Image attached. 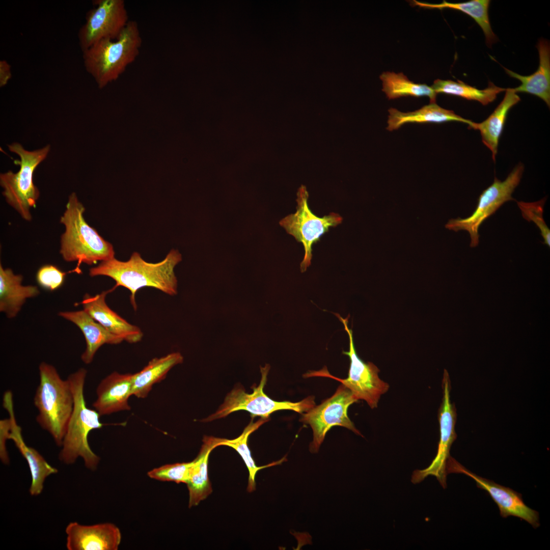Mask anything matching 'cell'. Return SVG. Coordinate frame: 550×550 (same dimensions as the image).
Instances as JSON below:
<instances>
[{"label":"cell","mask_w":550,"mask_h":550,"mask_svg":"<svg viewBox=\"0 0 550 550\" xmlns=\"http://www.w3.org/2000/svg\"><path fill=\"white\" fill-rule=\"evenodd\" d=\"M85 211L76 194L72 193L60 218L65 231L61 237L60 253L65 261L77 262L74 271L78 273L80 272L79 266L82 263L92 265L98 261L113 258L115 256L113 245L86 222Z\"/></svg>","instance_id":"3"},{"label":"cell","mask_w":550,"mask_h":550,"mask_svg":"<svg viewBox=\"0 0 550 550\" xmlns=\"http://www.w3.org/2000/svg\"><path fill=\"white\" fill-rule=\"evenodd\" d=\"M132 378L133 374L114 372L101 380L93 404L100 416L130 409L128 400L132 396Z\"/></svg>","instance_id":"18"},{"label":"cell","mask_w":550,"mask_h":550,"mask_svg":"<svg viewBox=\"0 0 550 550\" xmlns=\"http://www.w3.org/2000/svg\"><path fill=\"white\" fill-rule=\"evenodd\" d=\"M268 421V418H261L255 423L252 421L248 425L241 434L233 439L222 438L218 446H226L235 449L241 456L249 471V480L247 490L251 492L256 489L255 477L257 472L261 469L281 464L287 460L286 457L281 460L271 462L268 464L258 466L251 456L248 445V440L250 435L257 430L260 426Z\"/></svg>","instance_id":"29"},{"label":"cell","mask_w":550,"mask_h":550,"mask_svg":"<svg viewBox=\"0 0 550 550\" xmlns=\"http://www.w3.org/2000/svg\"><path fill=\"white\" fill-rule=\"evenodd\" d=\"M66 272L57 266L46 264L39 268L36 273V280L41 287L48 290L54 291L63 284Z\"/></svg>","instance_id":"32"},{"label":"cell","mask_w":550,"mask_h":550,"mask_svg":"<svg viewBox=\"0 0 550 550\" xmlns=\"http://www.w3.org/2000/svg\"><path fill=\"white\" fill-rule=\"evenodd\" d=\"M10 151L17 154L20 169L17 173L9 171L0 175L3 195L7 202L25 221L32 220L30 209L36 206L40 192L33 182V174L37 166L47 157L50 146L33 151L25 150L18 143L8 145Z\"/></svg>","instance_id":"6"},{"label":"cell","mask_w":550,"mask_h":550,"mask_svg":"<svg viewBox=\"0 0 550 550\" xmlns=\"http://www.w3.org/2000/svg\"><path fill=\"white\" fill-rule=\"evenodd\" d=\"M182 260L181 254L172 249L161 261L153 263L145 261L140 254L134 252L130 259L122 261L113 258L101 261L89 270L92 277L104 276L113 279L115 286H123L131 293L130 301L136 310L135 296L144 287H150L174 295L177 293V280L175 267Z\"/></svg>","instance_id":"1"},{"label":"cell","mask_w":550,"mask_h":550,"mask_svg":"<svg viewBox=\"0 0 550 550\" xmlns=\"http://www.w3.org/2000/svg\"><path fill=\"white\" fill-rule=\"evenodd\" d=\"M4 407L8 411L12 427L9 439L14 442L22 456L26 460L31 475L32 482L29 491L31 496L39 495L43 491L44 483L49 476L56 474L58 470L50 465L35 449L25 443L21 427L17 424L14 410L13 396H5L3 399Z\"/></svg>","instance_id":"17"},{"label":"cell","mask_w":550,"mask_h":550,"mask_svg":"<svg viewBox=\"0 0 550 550\" xmlns=\"http://www.w3.org/2000/svg\"><path fill=\"white\" fill-rule=\"evenodd\" d=\"M12 77L11 67L6 60L0 61V87L6 86Z\"/></svg>","instance_id":"34"},{"label":"cell","mask_w":550,"mask_h":550,"mask_svg":"<svg viewBox=\"0 0 550 550\" xmlns=\"http://www.w3.org/2000/svg\"><path fill=\"white\" fill-rule=\"evenodd\" d=\"M87 371L83 368L69 375L68 379L73 393V408L67 424L59 454V459L64 463L71 464L78 458L84 461L85 466L95 471L100 458L91 449L88 442L90 432L101 428L100 415L87 406L84 386Z\"/></svg>","instance_id":"2"},{"label":"cell","mask_w":550,"mask_h":550,"mask_svg":"<svg viewBox=\"0 0 550 550\" xmlns=\"http://www.w3.org/2000/svg\"><path fill=\"white\" fill-rule=\"evenodd\" d=\"M520 100V97L513 88L506 89L503 100L491 114L483 122H472L469 126L470 128L479 131L482 143L491 152L494 161L508 112Z\"/></svg>","instance_id":"22"},{"label":"cell","mask_w":550,"mask_h":550,"mask_svg":"<svg viewBox=\"0 0 550 550\" xmlns=\"http://www.w3.org/2000/svg\"><path fill=\"white\" fill-rule=\"evenodd\" d=\"M524 170V165L520 163L505 180L502 181L495 177L493 183L480 195L473 213L465 218L450 219L446 228L455 231H468L471 238L470 246H477L479 243L478 232L481 225L505 202L515 200L512 194L520 181Z\"/></svg>","instance_id":"9"},{"label":"cell","mask_w":550,"mask_h":550,"mask_svg":"<svg viewBox=\"0 0 550 550\" xmlns=\"http://www.w3.org/2000/svg\"><path fill=\"white\" fill-rule=\"evenodd\" d=\"M221 439L209 436L203 438V444L198 455L194 460L190 477L186 484L189 491V508L198 505L212 492L208 474L209 456L212 450L218 447Z\"/></svg>","instance_id":"23"},{"label":"cell","mask_w":550,"mask_h":550,"mask_svg":"<svg viewBox=\"0 0 550 550\" xmlns=\"http://www.w3.org/2000/svg\"><path fill=\"white\" fill-rule=\"evenodd\" d=\"M65 532L68 550H117L122 538L120 529L108 522L84 525L71 522Z\"/></svg>","instance_id":"15"},{"label":"cell","mask_w":550,"mask_h":550,"mask_svg":"<svg viewBox=\"0 0 550 550\" xmlns=\"http://www.w3.org/2000/svg\"><path fill=\"white\" fill-rule=\"evenodd\" d=\"M194 463L193 460L187 462L166 464L149 471L147 475L150 478L159 481L187 484Z\"/></svg>","instance_id":"30"},{"label":"cell","mask_w":550,"mask_h":550,"mask_svg":"<svg viewBox=\"0 0 550 550\" xmlns=\"http://www.w3.org/2000/svg\"><path fill=\"white\" fill-rule=\"evenodd\" d=\"M447 474H463L476 482L478 487L485 490L498 505L500 515L504 518L513 516L522 519L534 528L540 526L539 513L527 506L521 495L512 489L477 475L450 456L447 463Z\"/></svg>","instance_id":"14"},{"label":"cell","mask_w":550,"mask_h":550,"mask_svg":"<svg viewBox=\"0 0 550 550\" xmlns=\"http://www.w3.org/2000/svg\"><path fill=\"white\" fill-rule=\"evenodd\" d=\"M335 315L343 324L349 337V350L343 351L350 360L348 376L345 379L336 377L329 373L325 367L319 371L308 372L305 376H324L335 379L348 388L358 400H365L371 408H376L381 396L389 390V384L379 377L380 371L376 365L372 362L366 363L358 356L352 331L348 326V317L343 318L338 314Z\"/></svg>","instance_id":"8"},{"label":"cell","mask_w":550,"mask_h":550,"mask_svg":"<svg viewBox=\"0 0 550 550\" xmlns=\"http://www.w3.org/2000/svg\"><path fill=\"white\" fill-rule=\"evenodd\" d=\"M431 88L436 94L444 93L458 96L469 100L477 101L484 105L493 101L499 93L506 90L496 86L490 81L486 88L480 90L460 80L455 81L439 79L434 81Z\"/></svg>","instance_id":"28"},{"label":"cell","mask_w":550,"mask_h":550,"mask_svg":"<svg viewBox=\"0 0 550 550\" xmlns=\"http://www.w3.org/2000/svg\"><path fill=\"white\" fill-rule=\"evenodd\" d=\"M59 315L75 324L82 332L86 342V348L81 355V361L90 364L99 349L103 344H118L123 340L114 335L94 320L84 310L62 311Z\"/></svg>","instance_id":"19"},{"label":"cell","mask_w":550,"mask_h":550,"mask_svg":"<svg viewBox=\"0 0 550 550\" xmlns=\"http://www.w3.org/2000/svg\"><path fill=\"white\" fill-rule=\"evenodd\" d=\"M442 387L443 397L438 411L440 438L436 455L426 469L414 471L411 481L419 483L428 476H435L443 488L447 486V462L450 457L452 444L456 438L455 426L456 413L455 406L450 400L451 384L449 374L445 370Z\"/></svg>","instance_id":"13"},{"label":"cell","mask_w":550,"mask_h":550,"mask_svg":"<svg viewBox=\"0 0 550 550\" xmlns=\"http://www.w3.org/2000/svg\"><path fill=\"white\" fill-rule=\"evenodd\" d=\"M539 64L532 74L522 76L504 67L511 77L520 81L521 85L513 88L515 92L526 93L536 96L550 105V47L548 41L541 39L537 44Z\"/></svg>","instance_id":"21"},{"label":"cell","mask_w":550,"mask_h":550,"mask_svg":"<svg viewBox=\"0 0 550 550\" xmlns=\"http://www.w3.org/2000/svg\"><path fill=\"white\" fill-rule=\"evenodd\" d=\"M142 44L138 23L129 20L117 39L100 40L82 51L85 69L102 89L117 80L136 60Z\"/></svg>","instance_id":"4"},{"label":"cell","mask_w":550,"mask_h":550,"mask_svg":"<svg viewBox=\"0 0 550 550\" xmlns=\"http://www.w3.org/2000/svg\"><path fill=\"white\" fill-rule=\"evenodd\" d=\"M546 198L533 202H517L522 217L529 222H533L540 230L544 240L543 244L550 246V230L543 217V207Z\"/></svg>","instance_id":"31"},{"label":"cell","mask_w":550,"mask_h":550,"mask_svg":"<svg viewBox=\"0 0 550 550\" xmlns=\"http://www.w3.org/2000/svg\"><path fill=\"white\" fill-rule=\"evenodd\" d=\"M116 288L115 286L112 289L94 296L86 293L80 304L85 311L110 333L128 343L139 342L143 336L141 329L119 315L106 302V295Z\"/></svg>","instance_id":"16"},{"label":"cell","mask_w":550,"mask_h":550,"mask_svg":"<svg viewBox=\"0 0 550 550\" xmlns=\"http://www.w3.org/2000/svg\"><path fill=\"white\" fill-rule=\"evenodd\" d=\"M12 423L10 418L0 420V458L2 462L8 464L10 459L6 447V443L9 439Z\"/></svg>","instance_id":"33"},{"label":"cell","mask_w":550,"mask_h":550,"mask_svg":"<svg viewBox=\"0 0 550 550\" xmlns=\"http://www.w3.org/2000/svg\"><path fill=\"white\" fill-rule=\"evenodd\" d=\"M269 369L268 364L260 367L261 380L259 386L253 389L252 394L246 393L240 388L234 389L228 394L218 410L205 419L204 421L209 422L224 418L232 413L241 410L248 411L253 417L259 416L263 418H268L271 414L280 410H291L302 414L316 405L314 396H308L296 402L277 401L270 399L263 391Z\"/></svg>","instance_id":"7"},{"label":"cell","mask_w":550,"mask_h":550,"mask_svg":"<svg viewBox=\"0 0 550 550\" xmlns=\"http://www.w3.org/2000/svg\"><path fill=\"white\" fill-rule=\"evenodd\" d=\"M22 276L15 274L10 268L0 265V311L9 318L16 316L28 298L37 296L40 291L36 286L21 284Z\"/></svg>","instance_id":"20"},{"label":"cell","mask_w":550,"mask_h":550,"mask_svg":"<svg viewBox=\"0 0 550 550\" xmlns=\"http://www.w3.org/2000/svg\"><path fill=\"white\" fill-rule=\"evenodd\" d=\"M380 78L382 82V90L389 99L404 96H427L430 103L435 102L437 94L431 87L415 83L402 73L384 72L380 75Z\"/></svg>","instance_id":"27"},{"label":"cell","mask_w":550,"mask_h":550,"mask_svg":"<svg viewBox=\"0 0 550 550\" xmlns=\"http://www.w3.org/2000/svg\"><path fill=\"white\" fill-rule=\"evenodd\" d=\"M308 198L305 187H301L298 193L296 211L285 217L279 223L288 234L304 246L305 255L300 266L301 272L306 271L311 264L312 245L328 231L330 227L337 226L343 220L339 214L334 212L318 217L310 210Z\"/></svg>","instance_id":"10"},{"label":"cell","mask_w":550,"mask_h":550,"mask_svg":"<svg viewBox=\"0 0 550 550\" xmlns=\"http://www.w3.org/2000/svg\"><path fill=\"white\" fill-rule=\"evenodd\" d=\"M489 0H471L468 2L452 3L444 1L441 4H433L413 1L414 6L420 7L443 9H453L460 11L469 15L482 29L489 46L496 41L497 37L493 32L488 17Z\"/></svg>","instance_id":"26"},{"label":"cell","mask_w":550,"mask_h":550,"mask_svg":"<svg viewBox=\"0 0 550 550\" xmlns=\"http://www.w3.org/2000/svg\"><path fill=\"white\" fill-rule=\"evenodd\" d=\"M183 361V356L178 352L152 359L142 370L133 374L132 395L146 397L152 386L164 379L168 372Z\"/></svg>","instance_id":"25"},{"label":"cell","mask_w":550,"mask_h":550,"mask_svg":"<svg viewBox=\"0 0 550 550\" xmlns=\"http://www.w3.org/2000/svg\"><path fill=\"white\" fill-rule=\"evenodd\" d=\"M358 401L351 391L341 383L332 396L302 414L300 421L309 424L313 430L311 452H318L326 433L333 426L344 427L362 436L347 415L349 406Z\"/></svg>","instance_id":"11"},{"label":"cell","mask_w":550,"mask_h":550,"mask_svg":"<svg viewBox=\"0 0 550 550\" xmlns=\"http://www.w3.org/2000/svg\"><path fill=\"white\" fill-rule=\"evenodd\" d=\"M389 115L387 129L389 131L398 129L407 123H435L459 122L468 124L473 121L456 115L453 111L444 108L435 102L430 103L422 108L407 113L395 108L389 109Z\"/></svg>","instance_id":"24"},{"label":"cell","mask_w":550,"mask_h":550,"mask_svg":"<svg viewBox=\"0 0 550 550\" xmlns=\"http://www.w3.org/2000/svg\"><path fill=\"white\" fill-rule=\"evenodd\" d=\"M39 383L34 398L38 410L36 421L61 447L71 415L74 399L70 382L56 368L43 362L39 366Z\"/></svg>","instance_id":"5"},{"label":"cell","mask_w":550,"mask_h":550,"mask_svg":"<svg viewBox=\"0 0 550 550\" xmlns=\"http://www.w3.org/2000/svg\"><path fill=\"white\" fill-rule=\"evenodd\" d=\"M78 33L81 51L106 39L118 38L129 20L124 0H96Z\"/></svg>","instance_id":"12"}]
</instances>
